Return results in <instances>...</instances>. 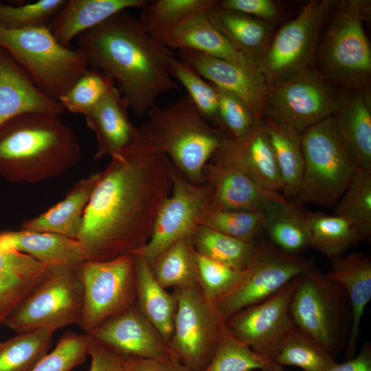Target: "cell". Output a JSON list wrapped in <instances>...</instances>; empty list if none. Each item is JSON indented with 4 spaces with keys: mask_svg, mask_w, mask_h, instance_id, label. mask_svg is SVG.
I'll list each match as a JSON object with an SVG mask.
<instances>
[{
    "mask_svg": "<svg viewBox=\"0 0 371 371\" xmlns=\"http://www.w3.org/2000/svg\"><path fill=\"white\" fill-rule=\"evenodd\" d=\"M138 126L143 136L190 182L203 183L204 167L227 135L210 124L188 95L150 109Z\"/></svg>",
    "mask_w": 371,
    "mask_h": 371,
    "instance_id": "obj_4",
    "label": "cell"
},
{
    "mask_svg": "<svg viewBox=\"0 0 371 371\" xmlns=\"http://www.w3.org/2000/svg\"><path fill=\"white\" fill-rule=\"evenodd\" d=\"M220 148L258 186L282 194L280 174L262 118L241 138L227 135Z\"/></svg>",
    "mask_w": 371,
    "mask_h": 371,
    "instance_id": "obj_22",
    "label": "cell"
},
{
    "mask_svg": "<svg viewBox=\"0 0 371 371\" xmlns=\"http://www.w3.org/2000/svg\"><path fill=\"white\" fill-rule=\"evenodd\" d=\"M76 39L90 67L114 81L128 110L138 117L155 106L161 95L180 89L170 71L173 53L124 11Z\"/></svg>",
    "mask_w": 371,
    "mask_h": 371,
    "instance_id": "obj_2",
    "label": "cell"
},
{
    "mask_svg": "<svg viewBox=\"0 0 371 371\" xmlns=\"http://www.w3.org/2000/svg\"><path fill=\"white\" fill-rule=\"evenodd\" d=\"M195 256L199 287L205 298L214 303L232 290L242 271L205 257L196 251Z\"/></svg>",
    "mask_w": 371,
    "mask_h": 371,
    "instance_id": "obj_47",
    "label": "cell"
},
{
    "mask_svg": "<svg viewBox=\"0 0 371 371\" xmlns=\"http://www.w3.org/2000/svg\"><path fill=\"white\" fill-rule=\"evenodd\" d=\"M64 110L59 102L44 94L10 54L0 47V127L23 113L60 115Z\"/></svg>",
    "mask_w": 371,
    "mask_h": 371,
    "instance_id": "obj_21",
    "label": "cell"
},
{
    "mask_svg": "<svg viewBox=\"0 0 371 371\" xmlns=\"http://www.w3.org/2000/svg\"><path fill=\"white\" fill-rule=\"evenodd\" d=\"M135 256V305L168 344L177 311L176 297L159 284L144 258Z\"/></svg>",
    "mask_w": 371,
    "mask_h": 371,
    "instance_id": "obj_31",
    "label": "cell"
},
{
    "mask_svg": "<svg viewBox=\"0 0 371 371\" xmlns=\"http://www.w3.org/2000/svg\"><path fill=\"white\" fill-rule=\"evenodd\" d=\"M90 336L89 371H125L123 357Z\"/></svg>",
    "mask_w": 371,
    "mask_h": 371,
    "instance_id": "obj_50",
    "label": "cell"
},
{
    "mask_svg": "<svg viewBox=\"0 0 371 371\" xmlns=\"http://www.w3.org/2000/svg\"><path fill=\"white\" fill-rule=\"evenodd\" d=\"M203 183L211 190L210 210H236L264 212L286 198L266 190L256 183L219 148L203 171Z\"/></svg>",
    "mask_w": 371,
    "mask_h": 371,
    "instance_id": "obj_17",
    "label": "cell"
},
{
    "mask_svg": "<svg viewBox=\"0 0 371 371\" xmlns=\"http://www.w3.org/2000/svg\"><path fill=\"white\" fill-rule=\"evenodd\" d=\"M262 120L280 174L281 193L286 199H296L304 172L302 134L269 117Z\"/></svg>",
    "mask_w": 371,
    "mask_h": 371,
    "instance_id": "obj_32",
    "label": "cell"
},
{
    "mask_svg": "<svg viewBox=\"0 0 371 371\" xmlns=\"http://www.w3.org/2000/svg\"><path fill=\"white\" fill-rule=\"evenodd\" d=\"M125 371H192L174 357L166 359H146L123 357Z\"/></svg>",
    "mask_w": 371,
    "mask_h": 371,
    "instance_id": "obj_51",
    "label": "cell"
},
{
    "mask_svg": "<svg viewBox=\"0 0 371 371\" xmlns=\"http://www.w3.org/2000/svg\"><path fill=\"white\" fill-rule=\"evenodd\" d=\"M333 214L349 220L361 241H370L371 170L356 168L346 190L334 205Z\"/></svg>",
    "mask_w": 371,
    "mask_h": 371,
    "instance_id": "obj_39",
    "label": "cell"
},
{
    "mask_svg": "<svg viewBox=\"0 0 371 371\" xmlns=\"http://www.w3.org/2000/svg\"><path fill=\"white\" fill-rule=\"evenodd\" d=\"M313 267L312 261L286 253L267 242H256L247 266L236 284L213 303L226 322L238 311L269 298L296 277Z\"/></svg>",
    "mask_w": 371,
    "mask_h": 371,
    "instance_id": "obj_12",
    "label": "cell"
},
{
    "mask_svg": "<svg viewBox=\"0 0 371 371\" xmlns=\"http://www.w3.org/2000/svg\"><path fill=\"white\" fill-rule=\"evenodd\" d=\"M84 116L97 139L95 159L120 154L138 132L129 120L128 108L115 86Z\"/></svg>",
    "mask_w": 371,
    "mask_h": 371,
    "instance_id": "obj_24",
    "label": "cell"
},
{
    "mask_svg": "<svg viewBox=\"0 0 371 371\" xmlns=\"http://www.w3.org/2000/svg\"><path fill=\"white\" fill-rule=\"evenodd\" d=\"M264 222L260 212L210 210L201 225L241 240L254 242L263 232Z\"/></svg>",
    "mask_w": 371,
    "mask_h": 371,
    "instance_id": "obj_43",
    "label": "cell"
},
{
    "mask_svg": "<svg viewBox=\"0 0 371 371\" xmlns=\"http://www.w3.org/2000/svg\"><path fill=\"white\" fill-rule=\"evenodd\" d=\"M122 357L161 359L173 357L168 343L135 304L90 334Z\"/></svg>",
    "mask_w": 371,
    "mask_h": 371,
    "instance_id": "obj_18",
    "label": "cell"
},
{
    "mask_svg": "<svg viewBox=\"0 0 371 371\" xmlns=\"http://www.w3.org/2000/svg\"><path fill=\"white\" fill-rule=\"evenodd\" d=\"M335 1L311 0L272 36L257 68L267 86L312 65Z\"/></svg>",
    "mask_w": 371,
    "mask_h": 371,
    "instance_id": "obj_10",
    "label": "cell"
},
{
    "mask_svg": "<svg viewBox=\"0 0 371 371\" xmlns=\"http://www.w3.org/2000/svg\"><path fill=\"white\" fill-rule=\"evenodd\" d=\"M301 144L304 172L296 201L300 205L334 206L346 190L357 167L341 142L333 116L304 132Z\"/></svg>",
    "mask_w": 371,
    "mask_h": 371,
    "instance_id": "obj_8",
    "label": "cell"
},
{
    "mask_svg": "<svg viewBox=\"0 0 371 371\" xmlns=\"http://www.w3.org/2000/svg\"><path fill=\"white\" fill-rule=\"evenodd\" d=\"M77 267H51L45 277L12 309L3 325L16 333L56 331L80 322L83 288Z\"/></svg>",
    "mask_w": 371,
    "mask_h": 371,
    "instance_id": "obj_9",
    "label": "cell"
},
{
    "mask_svg": "<svg viewBox=\"0 0 371 371\" xmlns=\"http://www.w3.org/2000/svg\"><path fill=\"white\" fill-rule=\"evenodd\" d=\"M0 247L26 254L50 267H77L89 260L88 251L78 239L48 232L22 229L0 233Z\"/></svg>",
    "mask_w": 371,
    "mask_h": 371,
    "instance_id": "obj_23",
    "label": "cell"
},
{
    "mask_svg": "<svg viewBox=\"0 0 371 371\" xmlns=\"http://www.w3.org/2000/svg\"><path fill=\"white\" fill-rule=\"evenodd\" d=\"M207 13H199L184 21L169 36L164 46L170 49L197 51L262 76L256 65L211 23Z\"/></svg>",
    "mask_w": 371,
    "mask_h": 371,
    "instance_id": "obj_25",
    "label": "cell"
},
{
    "mask_svg": "<svg viewBox=\"0 0 371 371\" xmlns=\"http://www.w3.org/2000/svg\"><path fill=\"white\" fill-rule=\"evenodd\" d=\"M371 103L366 90L341 89L332 115L341 142L353 164L371 170Z\"/></svg>",
    "mask_w": 371,
    "mask_h": 371,
    "instance_id": "obj_20",
    "label": "cell"
},
{
    "mask_svg": "<svg viewBox=\"0 0 371 371\" xmlns=\"http://www.w3.org/2000/svg\"><path fill=\"white\" fill-rule=\"evenodd\" d=\"M115 86L98 69L90 67L58 100L64 109L85 115Z\"/></svg>",
    "mask_w": 371,
    "mask_h": 371,
    "instance_id": "obj_44",
    "label": "cell"
},
{
    "mask_svg": "<svg viewBox=\"0 0 371 371\" xmlns=\"http://www.w3.org/2000/svg\"><path fill=\"white\" fill-rule=\"evenodd\" d=\"M67 1L38 0L20 5L0 3V26L14 30L47 25Z\"/></svg>",
    "mask_w": 371,
    "mask_h": 371,
    "instance_id": "obj_45",
    "label": "cell"
},
{
    "mask_svg": "<svg viewBox=\"0 0 371 371\" xmlns=\"http://www.w3.org/2000/svg\"><path fill=\"white\" fill-rule=\"evenodd\" d=\"M169 163L139 129L131 144L111 157L100 172L78 238L89 260L135 254L145 246L171 192Z\"/></svg>",
    "mask_w": 371,
    "mask_h": 371,
    "instance_id": "obj_1",
    "label": "cell"
},
{
    "mask_svg": "<svg viewBox=\"0 0 371 371\" xmlns=\"http://www.w3.org/2000/svg\"><path fill=\"white\" fill-rule=\"evenodd\" d=\"M175 55L215 87L240 98L257 119L264 117L268 86L262 76L197 51L181 49Z\"/></svg>",
    "mask_w": 371,
    "mask_h": 371,
    "instance_id": "obj_19",
    "label": "cell"
},
{
    "mask_svg": "<svg viewBox=\"0 0 371 371\" xmlns=\"http://www.w3.org/2000/svg\"><path fill=\"white\" fill-rule=\"evenodd\" d=\"M150 266L157 281L166 289L198 284L195 251L187 239L169 246Z\"/></svg>",
    "mask_w": 371,
    "mask_h": 371,
    "instance_id": "obj_36",
    "label": "cell"
},
{
    "mask_svg": "<svg viewBox=\"0 0 371 371\" xmlns=\"http://www.w3.org/2000/svg\"><path fill=\"white\" fill-rule=\"evenodd\" d=\"M326 276L345 290L351 309V326L346 345V357L355 355L361 321L371 299V260L362 253H350L331 260Z\"/></svg>",
    "mask_w": 371,
    "mask_h": 371,
    "instance_id": "obj_26",
    "label": "cell"
},
{
    "mask_svg": "<svg viewBox=\"0 0 371 371\" xmlns=\"http://www.w3.org/2000/svg\"><path fill=\"white\" fill-rule=\"evenodd\" d=\"M282 368L253 350L225 324L213 357L203 371H280Z\"/></svg>",
    "mask_w": 371,
    "mask_h": 371,
    "instance_id": "obj_37",
    "label": "cell"
},
{
    "mask_svg": "<svg viewBox=\"0 0 371 371\" xmlns=\"http://www.w3.org/2000/svg\"><path fill=\"white\" fill-rule=\"evenodd\" d=\"M169 169L170 194L158 212L148 241L135 254L142 256L149 265L175 242L189 241L211 207L212 193L207 184L190 182L170 162Z\"/></svg>",
    "mask_w": 371,
    "mask_h": 371,
    "instance_id": "obj_15",
    "label": "cell"
},
{
    "mask_svg": "<svg viewBox=\"0 0 371 371\" xmlns=\"http://www.w3.org/2000/svg\"><path fill=\"white\" fill-rule=\"evenodd\" d=\"M265 231L272 244L291 254L310 247L304 212L286 199L263 212Z\"/></svg>",
    "mask_w": 371,
    "mask_h": 371,
    "instance_id": "obj_34",
    "label": "cell"
},
{
    "mask_svg": "<svg viewBox=\"0 0 371 371\" xmlns=\"http://www.w3.org/2000/svg\"><path fill=\"white\" fill-rule=\"evenodd\" d=\"M99 177L98 172L78 181L63 200L36 217L26 221L21 228L78 239L85 210Z\"/></svg>",
    "mask_w": 371,
    "mask_h": 371,
    "instance_id": "obj_28",
    "label": "cell"
},
{
    "mask_svg": "<svg viewBox=\"0 0 371 371\" xmlns=\"http://www.w3.org/2000/svg\"><path fill=\"white\" fill-rule=\"evenodd\" d=\"M256 371H260V370H256Z\"/></svg>",
    "mask_w": 371,
    "mask_h": 371,
    "instance_id": "obj_54",
    "label": "cell"
},
{
    "mask_svg": "<svg viewBox=\"0 0 371 371\" xmlns=\"http://www.w3.org/2000/svg\"><path fill=\"white\" fill-rule=\"evenodd\" d=\"M50 268L26 254L0 247V325Z\"/></svg>",
    "mask_w": 371,
    "mask_h": 371,
    "instance_id": "obj_30",
    "label": "cell"
},
{
    "mask_svg": "<svg viewBox=\"0 0 371 371\" xmlns=\"http://www.w3.org/2000/svg\"><path fill=\"white\" fill-rule=\"evenodd\" d=\"M326 371H371V344L365 342L358 353L345 362L336 363Z\"/></svg>",
    "mask_w": 371,
    "mask_h": 371,
    "instance_id": "obj_52",
    "label": "cell"
},
{
    "mask_svg": "<svg viewBox=\"0 0 371 371\" xmlns=\"http://www.w3.org/2000/svg\"><path fill=\"white\" fill-rule=\"evenodd\" d=\"M370 1H335L321 35L312 66L332 85L346 90L368 89L371 48L363 23Z\"/></svg>",
    "mask_w": 371,
    "mask_h": 371,
    "instance_id": "obj_5",
    "label": "cell"
},
{
    "mask_svg": "<svg viewBox=\"0 0 371 371\" xmlns=\"http://www.w3.org/2000/svg\"><path fill=\"white\" fill-rule=\"evenodd\" d=\"M296 278L265 300L238 311L225 322L241 341L272 361L279 346L296 328L290 312Z\"/></svg>",
    "mask_w": 371,
    "mask_h": 371,
    "instance_id": "obj_16",
    "label": "cell"
},
{
    "mask_svg": "<svg viewBox=\"0 0 371 371\" xmlns=\"http://www.w3.org/2000/svg\"><path fill=\"white\" fill-rule=\"evenodd\" d=\"M89 335L67 331L31 371H71L89 356Z\"/></svg>",
    "mask_w": 371,
    "mask_h": 371,
    "instance_id": "obj_46",
    "label": "cell"
},
{
    "mask_svg": "<svg viewBox=\"0 0 371 371\" xmlns=\"http://www.w3.org/2000/svg\"><path fill=\"white\" fill-rule=\"evenodd\" d=\"M207 14L211 23L257 67L272 38L273 25L224 9L218 3Z\"/></svg>",
    "mask_w": 371,
    "mask_h": 371,
    "instance_id": "obj_29",
    "label": "cell"
},
{
    "mask_svg": "<svg viewBox=\"0 0 371 371\" xmlns=\"http://www.w3.org/2000/svg\"><path fill=\"white\" fill-rule=\"evenodd\" d=\"M290 312L295 327L335 359L346 347L351 326L348 296L339 284L314 266L297 277Z\"/></svg>",
    "mask_w": 371,
    "mask_h": 371,
    "instance_id": "obj_7",
    "label": "cell"
},
{
    "mask_svg": "<svg viewBox=\"0 0 371 371\" xmlns=\"http://www.w3.org/2000/svg\"><path fill=\"white\" fill-rule=\"evenodd\" d=\"M340 92L311 66L268 86L264 117L302 134L333 115Z\"/></svg>",
    "mask_w": 371,
    "mask_h": 371,
    "instance_id": "obj_14",
    "label": "cell"
},
{
    "mask_svg": "<svg viewBox=\"0 0 371 371\" xmlns=\"http://www.w3.org/2000/svg\"><path fill=\"white\" fill-rule=\"evenodd\" d=\"M218 5L226 10L241 12L273 25L281 16L277 4L271 0H223Z\"/></svg>",
    "mask_w": 371,
    "mask_h": 371,
    "instance_id": "obj_49",
    "label": "cell"
},
{
    "mask_svg": "<svg viewBox=\"0 0 371 371\" xmlns=\"http://www.w3.org/2000/svg\"><path fill=\"white\" fill-rule=\"evenodd\" d=\"M310 247L330 260L341 256L361 241L354 226L346 218L322 212H304Z\"/></svg>",
    "mask_w": 371,
    "mask_h": 371,
    "instance_id": "obj_35",
    "label": "cell"
},
{
    "mask_svg": "<svg viewBox=\"0 0 371 371\" xmlns=\"http://www.w3.org/2000/svg\"><path fill=\"white\" fill-rule=\"evenodd\" d=\"M216 0L148 1L137 19L142 28L156 42L164 45L172 32L189 17L208 12Z\"/></svg>",
    "mask_w": 371,
    "mask_h": 371,
    "instance_id": "obj_33",
    "label": "cell"
},
{
    "mask_svg": "<svg viewBox=\"0 0 371 371\" xmlns=\"http://www.w3.org/2000/svg\"><path fill=\"white\" fill-rule=\"evenodd\" d=\"M169 66L172 77L184 87L187 95L199 112L210 124L220 128L215 87L174 54L170 59Z\"/></svg>",
    "mask_w": 371,
    "mask_h": 371,
    "instance_id": "obj_42",
    "label": "cell"
},
{
    "mask_svg": "<svg viewBox=\"0 0 371 371\" xmlns=\"http://www.w3.org/2000/svg\"><path fill=\"white\" fill-rule=\"evenodd\" d=\"M280 371H287L284 368H282Z\"/></svg>",
    "mask_w": 371,
    "mask_h": 371,
    "instance_id": "obj_53",
    "label": "cell"
},
{
    "mask_svg": "<svg viewBox=\"0 0 371 371\" xmlns=\"http://www.w3.org/2000/svg\"><path fill=\"white\" fill-rule=\"evenodd\" d=\"M189 242L198 254L242 271L251 257L256 240H241L201 225Z\"/></svg>",
    "mask_w": 371,
    "mask_h": 371,
    "instance_id": "obj_40",
    "label": "cell"
},
{
    "mask_svg": "<svg viewBox=\"0 0 371 371\" xmlns=\"http://www.w3.org/2000/svg\"><path fill=\"white\" fill-rule=\"evenodd\" d=\"M148 0H70L48 25L55 38L69 47L79 34L128 8H142Z\"/></svg>",
    "mask_w": 371,
    "mask_h": 371,
    "instance_id": "obj_27",
    "label": "cell"
},
{
    "mask_svg": "<svg viewBox=\"0 0 371 371\" xmlns=\"http://www.w3.org/2000/svg\"><path fill=\"white\" fill-rule=\"evenodd\" d=\"M54 333L37 330L0 341V371H31L49 352Z\"/></svg>",
    "mask_w": 371,
    "mask_h": 371,
    "instance_id": "obj_38",
    "label": "cell"
},
{
    "mask_svg": "<svg viewBox=\"0 0 371 371\" xmlns=\"http://www.w3.org/2000/svg\"><path fill=\"white\" fill-rule=\"evenodd\" d=\"M177 306L168 347L192 371H203L212 360L225 322L199 285L175 289Z\"/></svg>",
    "mask_w": 371,
    "mask_h": 371,
    "instance_id": "obj_13",
    "label": "cell"
},
{
    "mask_svg": "<svg viewBox=\"0 0 371 371\" xmlns=\"http://www.w3.org/2000/svg\"><path fill=\"white\" fill-rule=\"evenodd\" d=\"M0 47L44 94L58 102L91 67L80 50L61 45L48 25L21 30L0 26Z\"/></svg>",
    "mask_w": 371,
    "mask_h": 371,
    "instance_id": "obj_6",
    "label": "cell"
},
{
    "mask_svg": "<svg viewBox=\"0 0 371 371\" xmlns=\"http://www.w3.org/2000/svg\"><path fill=\"white\" fill-rule=\"evenodd\" d=\"M81 147L59 115L31 112L0 127V175L16 183H38L76 165Z\"/></svg>",
    "mask_w": 371,
    "mask_h": 371,
    "instance_id": "obj_3",
    "label": "cell"
},
{
    "mask_svg": "<svg viewBox=\"0 0 371 371\" xmlns=\"http://www.w3.org/2000/svg\"><path fill=\"white\" fill-rule=\"evenodd\" d=\"M273 361L303 371H326L337 362L316 341L297 328L279 346Z\"/></svg>",
    "mask_w": 371,
    "mask_h": 371,
    "instance_id": "obj_41",
    "label": "cell"
},
{
    "mask_svg": "<svg viewBox=\"0 0 371 371\" xmlns=\"http://www.w3.org/2000/svg\"><path fill=\"white\" fill-rule=\"evenodd\" d=\"M78 271L83 288V306L78 326L90 335L110 318L135 304V256L87 260Z\"/></svg>",
    "mask_w": 371,
    "mask_h": 371,
    "instance_id": "obj_11",
    "label": "cell"
},
{
    "mask_svg": "<svg viewBox=\"0 0 371 371\" xmlns=\"http://www.w3.org/2000/svg\"><path fill=\"white\" fill-rule=\"evenodd\" d=\"M215 88L218 95L220 128L231 137H244L252 129L257 118L240 98L227 91Z\"/></svg>",
    "mask_w": 371,
    "mask_h": 371,
    "instance_id": "obj_48",
    "label": "cell"
}]
</instances>
